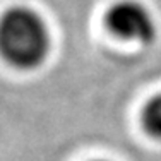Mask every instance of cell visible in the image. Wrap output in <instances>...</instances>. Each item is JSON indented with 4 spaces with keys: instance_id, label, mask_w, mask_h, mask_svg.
<instances>
[{
    "instance_id": "cell-1",
    "label": "cell",
    "mask_w": 161,
    "mask_h": 161,
    "mask_svg": "<svg viewBox=\"0 0 161 161\" xmlns=\"http://www.w3.org/2000/svg\"><path fill=\"white\" fill-rule=\"evenodd\" d=\"M50 48V29L40 12L16 5L0 16V57L14 69H38L48 58Z\"/></svg>"
},
{
    "instance_id": "cell-2",
    "label": "cell",
    "mask_w": 161,
    "mask_h": 161,
    "mask_svg": "<svg viewBox=\"0 0 161 161\" xmlns=\"http://www.w3.org/2000/svg\"><path fill=\"white\" fill-rule=\"evenodd\" d=\"M105 26L125 43L149 45L156 36V22L151 10L137 0L115 2L105 14Z\"/></svg>"
},
{
    "instance_id": "cell-4",
    "label": "cell",
    "mask_w": 161,
    "mask_h": 161,
    "mask_svg": "<svg viewBox=\"0 0 161 161\" xmlns=\"http://www.w3.org/2000/svg\"><path fill=\"white\" fill-rule=\"evenodd\" d=\"M94 161H105V159H94Z\"/></svg>"
},
{
    "instance_id": "cell-3",
    "label": "cell",
    "mask_w": 161,
    "mask_h": 161,
    "mask_svg": "<svg viewBox=\"0 0 161 161\" xmlns=\"http://www.w3.org/2000/svg\"><path fill=\"white\" fill-rule=\"evenodd\" d=\"M141 125L151 139L161 141V93L146 101L141 112Z\"/></svg>"
}]
</instances>
